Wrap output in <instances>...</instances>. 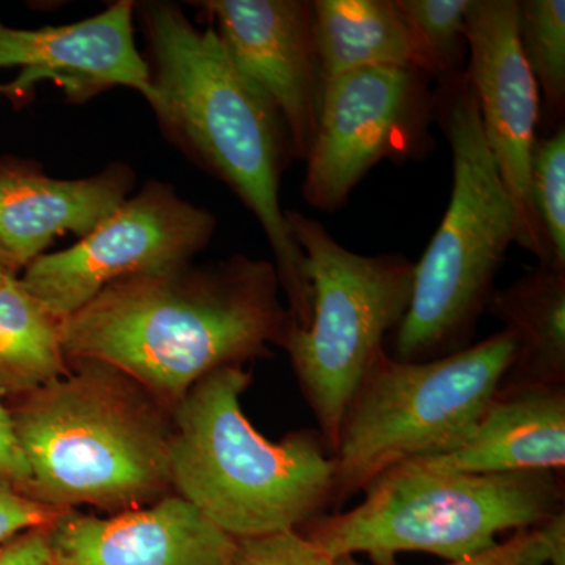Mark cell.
<instances>
[{"instance_id":"obj_22","label":"cell","mask_w":565,"mask_h":565,"mask_svg":"<svg viewBox=\"0 0 565 565\" xmlns=\"http://www.w3.org/2000/svg\"><path fill=\"white\" fill-rule=\"evenodd\" d=\"M531 199L553 259L565 267V129L535 143L531 162Z\"/></svg>"},{"instance_id":"obj_10","label":"cell","mask_w":565,"mask_h":565,"mask_svg":"<svg viewBox=\"0 0 565 565\" xmlns=\"http://www.w3.org/2000/svg\"><path fill=\"white\" fill-rule=\"evenodd\" d=\"M215 230L211 211L182 199L169 182L150 180L79 243L29 264L20 280L66 319L110 282L192 263Z\"/></svg>"},{"instance_id":"obj_15","label":"cell","mask_w":565,"mask_h":565,"mask_svg":"<svg viewBox=\"0 0 565 565\" xmlns=\"http://www.w3.org/2000/svg\"><path fill=\"white\" fill-rule=\"evenodd\" d=\"M136 173L114 162L79 180L51 178L40 163L0 161V250L24 270L57 237H84L132 193Z\"/></svg>"},{"instance_id":"obj_13","label":"cell","mask_w":565,"mask_h":565,"mask_svg":"<svg viewBox=\"0 0 565 565\" xmlns=\"http://www.w3.org/2000/svg\"><path fill=\"white\" fill-rule=\"evenodd\" d=\"M134 20L136 2L118 0L95 17L58 28L14 29L0 21V68L22 70L9 84V96L50 79L76 103L126 87L150 104V66L137 47Z\"/></svg>"},{"instance_id":"obj_17","label":"cell","mask_w":565,"mask_h":565,"mask_svg":"<svg viewBox=\"0 0 565 565\" xmlns=\"http://www.w3.org/2000/svg\"><path fill=\"white\" fill-rule=\"evenodd\" d=\"M323 81L364 68L435 70L396 0H315Z\"/></svg>"},{"instance_id":"obj_14","label":"cell","mask_w":565,"mask_h":565,"mask_svg":"<svg viewBox=\"0 0 565 565\" xmlns=\"http://www.w3.org/2000/svg\"><path fill=\"white\" fill-rule=\"evenodd\" d=\"M47 534L54 565H230L236 542L177 493L110 516L63 511Z\"/></svg>"},{"instance_id":"obj_24","label":"cell","mask_w":565,"mask_h":565,"mask_svg":"<svg viewBox=\"0 0 565 565\" xmlns=\"http://www.w3.org/2000/svg\"><path fill=\"white\" fill-rule=\"evenodd\" d=\"M548 564V537L544 523L530 530L516 531L509 541L494 545L481 555L446 565H545ZM337 565H362L352 556L337 559Z\"/></svg>"},{"instance_id":"obj_9","label":"cell","mask_w":565,"mask_h":565,"mask_svg":"<svg viewBox=\"0 0 565 565\" xmlns=\"http://www.w3.org/2000/svg\"><path fill=\"white\" fill-rule=\"evenodd\" d=\"M429 81L422 71L381 66L327 82L305 161V202L326 212L340 210L377 163L423 158L437 115Z\"/></svg>"},{"instance_id":"obj_25","label":"cell","mask_w":565,"mask_h":565,"mask_svg":"<svg viewBox=\"0 0 565 565\" xmlns=\"http://www.w3.org/2000/svg\"><path fill=\"white\" fill-rule=\"evenodd\" d=\"M63 511L36 503L0 475V548L18 535L50 526Z\"/></svg>"},{"instance_id":"obj_29","label":"cell","mask_w":565,"mask_h":565,"mask_svg":"<svg viewBox=\"0 0 565 565\" xmlns=\"http://www.w3.org/2000/svg\"><path fill=\"white\" fill-rule=\"evenodd\" d=\"M21 270L14 266L13 262L0 250V285L10 280V278L20 277Z\"/></svg>"},{"instance_id":"obj_6","label":"cell","mask_w":565,"mask_h":565,"mask_svg":"<svg viewBox=\"0 0 565 565\" xmlns=\"http://www.w3.org/2000/svg\"><path fill=\"white\" fill-rule=\"evenodd\" d=\"M561 476L449 473L405 462L364 487L352 511L318 516L302 534L334 561L364 553L393 565L399 553L423 552L456 563L493 548L505 531L541 526L564 511Z\"/></svg>"},{"instance_id":"obj_28","label":"cell","mask_w":565,"mask_h":565,"mask_svg":"<svg viewBox=\"0 0 565 565\" xmlns=\"http://www.w3.org/2000/svg\"><path fill=\"white\" fill-rule=\"evenodd\" d=\"M544 527L548 537V564L565 565V511L546 520Z\"/></svg>"},{"instance_id":"obj_5","label":"cell","mask_w":565,"mask_h":565,"mask_svg":"<svg viewBox=\"0 0 565 565\" xmlns=\"http://www.w3.org/2000/svg\"><path fill=\"white\" fill-rule=\"evenodd\" d=\"M437 118L452 151V191L444 221L415 263L414 291L394 338V360L424 362L471 345L519 223L487 148L465 73L441 82Z\"/></svg>"},{"instance_id":"obj_27","label":"cell","mask_w":565,"mask_h":565,"mask_svg":"<svg viewBox=\"0 0 565 565\" xmlns=\"http://www.w3.org/2000/svg\"><path fill=\"white\" fill-rule=\"evenodd\" d=\"M0 475L10 479L21 492L28 486L29 476H31L14 435L9 407L2 399H0Z\"/></svg>"},{"instance_id":"obj_21","label":"cell","mask_w":565,"mask_h":565,"mask_svg":"<svg viewBox=\"0 0 565 565\" xmlns=\"http://www.w3.org/2000/svg\"><path fill=\"white\" fill-rule=\"evenodd\" d=\"M405 20L423 44L435 70V79L459 76L467 51L465 25L471 0H396Z\"/></svg>"},{"instance_id":"obj_12","label":"cell","mask_w":565,"mask_h":565,"mask_svg":"<svg viewBox=\"0 0 565 565\" xmlns=\"http://www.w3.org/2000/svg\"><path fill=\"white\" fill-rule=\"evenodd\" d=\"M192 6L207 14L234 65L277 111L294 159L307 161L326 87L313 2L204 0Z\"/></svg>"},{"instance_id":"obj_18","label":"cell","mask_w":565,"mask_h":565,"mask_svg":"<svg viewBox=\"0 0 565 565\" xmlns=\"http://www.w3.org/2000/svg\"><path fill=\"white\" fill-rule=\"evenodd\" d=\"M487 311L516 340L501 388L565 385V267L537 264L508 288L494 289Z\"/></svg>"},{"instance_id":"obj_1","label":"cell","mask_w":565,"mask_h":565,"mask_svg":"<svg viewBox=\"0 0 565 565\" xmlns=\"http://www.w3.org/2000/svg\"><path fill=\"white\" fill-rule=\"evenodd\" d=\"M273 262L234 255L107 285L63 323L68 363L117 367L177 408L196 382L285 348L297 326Z\"/></svg>"},{"instance_id":"obj_3","label":"cell","mask_w":565,"mask_h":565,"mask_svg":"<svg viewBox=\"0 0 565 565\" xmlns=\"http://www.w3.org/2000/svg\"><path fill=\"white\" fill-rule=\"evenodd\" d=\"M7 407L31 475L22 492L36 503L115 515L174 493L173 408L117 367L71 362Z\"/></svg>"},{"instance_id":"obj_16","label":"cell","mask_w":565,"mask_h":565,"mask_svg":"<svg viewBox=\"0 0 565 565\" xmlns=\"http://www.w3.org/2000/svg\"><path fill=\"white\" fill-rule=\"evenodd\" d=\"M414 462L449 473H563L565 386H500L462 445Z\"/></svg>"},{"instance_id":"obj_30","label":"cell","mask_w":565,"mask_h":565,"mask_svg":"<svg viewBox=\"0 0 565 565\" xmlns=\"http://www.w3.org/2000/svg\"><path fill=\"white\" fill-rule=\"evenodd\" d=\"M0 93H3V95H9V85H0Z\"/></svg>"},{"instance_id":"obj_26","label":"cell","mask_w":565,"mask_h":565,"mask_svg":"<svg viewBox=\"0 0 565 565\" xmlns=\"http://www.w3.org/2000/svg\"><path fill=\"white\" fill-rule=\"evenodd\" d=\"M0 565H54L47 526L28 531L3 545Z\"/></svg>"},{"instance_id":"obj_20","label":"cell","mask_w":565,"mask_h":565,"mask_svg":"<svg viewBox=\"0 0 565 565\" xmlns=\"http://www.w3.org/2000/svg\"><path fill=\"white\" fill-rule=\"evenodd\" d=\"M519 33L523 54L539 92L553 114L565 107V2H519Z\"/></svg>"},{"instance_id":"obj_8","label":"cell","mask_w":565,"mask_h":565,"mask_svg":"<svg viewBox=\"0 0 565 565\" xmlns=\"http://www.w3.org/2000/svg\"><path fill=\"white\" fill-rule=\"evenodd\" d=\"M286 222L305 256L313 315L285 343L305 401L330 451L353 397L385 353L411 305L415 263L403 255H360L302 212Z\"/></svg>"},{"instance_id":"obj_4","label":"cell","mask_w":565,"mask_h":565,"mask_svg":"<svg viewBox=\"0 0 565 565\" xmlns=\"http://www.w3.org/2000/svg\"><path fill=\"white\" fill-rule=\"evenodd\" d=\"M244 366L192 386L173 411V492L233 539L299 531L332 505V451L316 430L270 441L248 422Z\"/></svg>"},{"instance_id":"obj_19","label":"cell","mask_w":565,"mask_h":565,"mask_svg":"<svg viewBox=\"0 0 565 565\" xmlns=\"http://www.w3.org/2000/svg\"><path fill=\"white\" fill-rule=\"evenodd\" d=\"M63 323L20 277L0 285V399H18L70 373Z\"/></svg>"},{"instance_id":"obj_7","label":"cell","mask_w":565,"mask_h":565,"mask_svg":"<svg viewBox=\"0 0 565 565\" xmlns=\"http://www.w3.org/2000/svg\"><path fill=\"white\" fill-rule=\"evenodd\" d=\"M509 330L424 362L382 355L355 394L332 456V505L396 465L452 451L475 429L514 362Z\"/></svg>"},{"instance_id":"obj_11","label":"cell","mask_w":565,"mask_h":565,"mask_svg":"<svg viewBox=\"0 0 565 565\" xmlns=\"http://www.w3.org/2000/svg\"><path fill=\"white\" fill-rule=\"evenodd\" d=\"M468 70L487 148L514 203L516 244L537 264H557L531 199V162L537 143L539 87L519 33L516 0H471L465 25ZM561 267V266H559Z\"/></svg>"},{"instance_id":"obj_2","label":"cell","mask_w":565,"mask_h":565,"mask_svg":"<svg viewBox=\"0 0 565 565\" xmlns=\"http://www.w3.org/2000/svg\"><path fill=\"white\" fill-rule=\"evenodd\" d=\"M136 13L154 90L148 106L163 136L255 215L273 248L289 311L305 329L313 289L280 202L282 173L294 161L280 117L237 70L211 25L193 24L173 2L136 3Z\"/></svg>"},{"instance_id":"obj_23","label":"cell","mask_w":565,"mask_h":565,"mask_svg":"<svg viewBox=\"0 0 565 565\" xmlns=\"http://www.w3.org/2000/svg\"><path fill=\"white\" fill-rule=\"evenodd\" d=\"M230 565H337L300 531L236 539Z\"/></svg>"}]
</instances>
